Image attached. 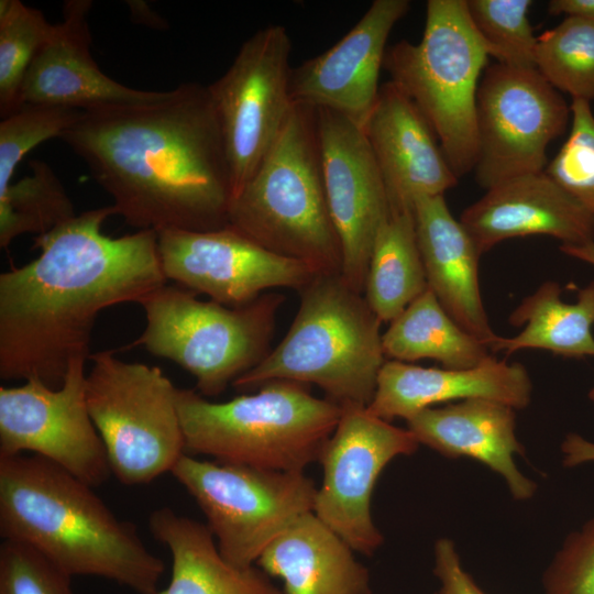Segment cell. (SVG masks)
Masks as SVG:
<instances>
[{"instance_id":"obj_1","label":"cell","mask_w":594,"mask_h":594,"mask_svg":"<svg viewBox=\"0 0 594 594\" xmlns=\"http://www.w3.org/2000/svg\"><path fill=\"white\" fill-rule=\"evenodd\" d=\"M113 206L74 216L36 235L40 255L0 274V378L63 385L74 360H89L92 328L106 308L141 304L167 284L157 232H102Z\"/></svg>"},{"instance_id":"obj_2","label":"cell","mask_w":594,"mask_h":594,"mask_svg":"<svg viewBox=\"0 0 594 594\" xmlns=\"http://www.w3.org/2000/svg\"><path fill=\"white\" fill-rule=\"evenodd\" d=\"M59 139L129 226L158 232L229 224L231 169L208 86L184 82L160 101L82 111Z\"/></svg>"},{"instance_id":"obj_3","label":"cell","mask_w":594,"mask_h":594,"mask_svg":"<svg viewBox=\"0 0 594 594\" xmlns=\"http://www.w3.org/2000/svg\"><path fill=\"white\" fill-rule=\"evenodd\" d=\"M0 535L34 548L72 578L160 592L165 563L135 525L119 519L92 486L40 455L0 454Z\"/></svg>"},{"instance_id":"obj_4","label":"cell","mask_w":594,"mask_h":594,"mask_svg":"<svg viewBox=\"0 0 594 594\" xmlns=\"http://www.w3.org/2000/svg\"><path fill=\"white\" fill-rule=\"evenodd\" d=\"M300 292L286 336L232 386L249 392L275 380L314 384L341 407L367 408L386 362L382 321L341 274H319Z\"/></svg>"},{"instance_id":"obj_5","label":"cell","mask_w":594,"mask_h":594,"mask_svg":"<svg viewBox=\"0 0 594 594\" xmlns=\"http://www.w3.org/2000/svg\"><path fill=\"white\" fill-rule=\"evenodd\" d=\"M228 226L319 274H341L342 249L327 202L316 109L294 103L273 146L232 198Z\"/></svg>"},{"instance_id":"obj_6","label":"cell","mask_w":594,"mask_h":594,"mask_svg":"<svg viewBox=\"0 0 594 594\" xmlns=\"http://www.w3.org/2000/svg\"><path fill=\"white\" fill-rule=\"evenodd\" d=\"M175 400L187 454L276 471L304 472L319 461L342 415L308 385L284 380L223 403L176 387Z\"/></svg>"},{"instance_id":"obj_7","label":"cell","mask_w":594,"mask_h":594,"mask_svg":"<svg viewBox=\"0 0 594 594\" xmlns=\"http://www.w3.org/2000/svg\"><path fill=\"white\" fill-rule=\"evenodd\" d=\"M488 57L465 0H429L420 42L386 50L383 67L426 117L458 178L475 167L476 96Z\"/></svg>"},{"instance_id":"obj_8","label":"cell","mask_w":594,"mask_h":594,"mask_svg":"<svg viewBox=\"0 0 594 594\" xmlns=\"http://www.w3.org/2000/svg\"><path fill=\"white\" fill-rule=\"evenodd\" d=\"M282 301V295L270 294L229 307L166 284L140 304L146 326L127 349L142 345L175 362L195 377L200 395L217 396L268 354Z\"/></svg>"},{"instance_id":"obj_9","label":"cell","mask_w":594,"mask_h":594,"mask_svg":"<svg viewBox=\"0 0 594 594\" xmlns=\"http://www.w3.org/2000/svg\"><path fill=\"white\" fill-rule=\"evenodd\" d=\"M118 350L90 356L86 399L106 448L111 474L124 485L147 484L186 453L175 392L156 366L125 362Z\"/></svg>"},{"instance_id":"obj_10","label":"cell","mask_w":594,"mask_h":594,"mask_svg":"<svg viewBox=\"0 0 594 594\" xmlns=\"http://www.w3.org/2000/svg\"><path fill=\"white\" fill-rule=\"evenodd\" d=\"M170 473L206 516L222 557L240 568L255 565L276 537L312 512L318 490L304 472L205 461L187 453Z\"/></svg>"},{"instance_id":"obj_11","label":"cell","mask_w":594,"mask_h":594,"mask_svg":"<svg viewBox=\"0 0 594 594\" xmlns=\"http://www.w3.org/2000/svg\"><path fill=\"white\" fill-rule=\"evenodd\" d=\"M571 108L536 67L488 65L476 96V182L485 190L543 172L547 148L566 129Z\"/></svg>"},{"instance_id":"obj_12","label":"cell","mask_w":594,"mask_h":594,"mask_svg":"<svg viewBox=\"0 0 594 594\" xmlns=\"http://www.w3.org/2000/svg\"><path fill=\"white\" fill-rule=\"evenodd\" d=\"M292 42L279 24L256 31L228 70L208 86L232 178V198L276 141L294 103L289 94Z\"/></svg>"},{"instance_id":"obj_13","label":"cell","mask_w":594,"mask_h":594,"mask_svg":"<svg viewBox=\"0 0 594 594\" xmlns=\"http://www.w3.org/2000/svg\"><path fill=\"white\" fill-rule=\"evenodd\" d=\"M86 361L74 360L58 388L37 380L0 387V454L31 452L92 487L109 479L106 448L86 399Z\"/></svg>"},{"instance_id":"obj_14","label":"cell","mask_w":594,"mask_h":594,"mask_svg":"<svg viewBox=\"0 0 594 594\" xmlns=\"http://www.w3.org/2000/svg\"><path fill=\"white\" fill-rule=\"evenodd\" d=\"M418 446L408 429L374 416L366 407H342L319 459L323 479L312 513L353 551L373 554L383 543L371 515L375 483L393 459L413 454Z\"/></svg>"},{"instance_id":"obj_15","label":"cell","mask_w":594,"mask_h":594,"mask_svg":"<svg viewBox=\"0 0 594 594\" xmlns=\"http://www.w3.org/2000/svg\"><path fill=\"white\" fill-rule=\"evenodd\" d=\"M167 280L229 307H241L275 287L301 289L319 273L277 255L227 226L211 231L167 229L157 232Z\"/></svg>"},{"instance_id":"obj_16","label":"cell","mask_w":594,"mask_h":594,"mask_svg":"<svg viewBox=\"0 0 594 594\" xmlns=\"http://www.w3.org/2000/svg\"><path fill=\"white\" fill-rule=\"evenodd\" d=\"M316 110L327 202L342 249L341 276L363 294L375 237L391 212L386 188L363 127Z\"/></svg>"},{"instance_id":"obj_17","label":"cell","mask_w":594,"mask_h":594,"mask_svg":"<svg viewBox=\"0 0 594 594\" xmlns=\"http://www.w3.org/2000/svg\"><path fill=\"white\" fill-rule=\"evenodd\" d=\"M408 0H375L358 23L322 54L293 67V103L341 113L364 127L378 97L387 38Z\"/></svg>"},{"instance_id":"obj_18","label":"cell","mask_w":594,"mask_h":594,"mask_svg":"<svg viewBox=\"0 0 594 594\" xmlns=\"http://www.w3.org/2000/svg\"><path fill=\"white\" fill-rule=\"evenodd\" d=\"M364 133L382 175L391 210L414 211L422 197L443 196L458 184L430 123L392 80L380 87Z\"/></svg>"},{"instance_id":"obj_19","label":"cell","mask_w":594,"mask_h":594,"mask_svg":"<svg viewBox=\"0 0 594 594\" xmlns=\"http://www.w3.org/2000/svg\"><path fill=\"white\" fill-rule=\"evenodd\" d=\"M90 0H68L63 21L33 58L21 89V105H45L92 110L117 105L163 100L168 91L124 86L100 70L90 53Z\"/></svg>"},{"instance_id":"obj_20","label":"cell","mask_w":594,"mask_h":594,"mask_svg":"<svg viewBox=\"0 0 594 594\" xmlns=\"http://www.w3.org/2000/svg\"><path fill=\"white\" fill-rule=\"evenodd\" d=\"M459 220L481 255L505 240L529 235H548L570 245L594 241V213L544 170L487 189Z\"/></svg>"},{"instance_id":"obj_21","label":"cell","mask_w":594,"mask_h":594,"mask_svg":"<svg viewBox=\"0 0 594 594\" xmlns=\"http://www.w3.org/2000/svg\"><path fill=\"white\" fill-rule=\"evenodd\" d=\"M532 384L526 367L494 356L469 369L422 367L386 360L367 410L389 421L408 419L446 402L491 399L521 409L529 405Z\"/></svg>"},{"instance_id":"obj_22","label":"cell","mask_w":594,"mask_h":594,"mask_svg":"<svg viewBox=\"0 0 594 594\" xmlns=\"http://www.w3.org/2000/svg\"><path fill=\"white\" fill-rule=\"evenodd\" d=\"M515 410L501 402L473 398L426 408L406 421L419 443L447 458L482 462L504 477L514 498L526 501L537 485L514 461L525 450L515 433Z\"/></svg>"},{"instance_id":"obj_23","label":"cell","mask_w":594,"mask_h":594,"mask_svg":"<svg viewBox=\"0 0 594 594\" xmlns=\"http://www.w3.org/2000/svg\"><path fill=\"white\" fill-rule=\"evenodd\" d=\"M416 234L428 287L450 317L488 348L492 329L480 290L479 252L443 196L415 202Z\"/></svg>"},{"instance_id":"obj_24","label":"cell","mask_w":594,"mask_h":594,"mask_svg":"<svg viewBox=\"0 0 594 594\" xmlns=\"http://www.w3.org/2000/svg\"><path fill=\"white\" fill-rule=\"evenodd\" d=\"M353 552L310 512L276 537L255 565L280 579L284 594H372L369 570Z\"/></svg>"},{"instance_id":"obj_25","label":"cell","mask_w":594,"mask_h":594,"mask_svg":"<svg viewBox=\"0 0 594 594\" xmlns=\"http://www.w3.org/2000/svg\"><path fill=\"white\" fill-rule=\"evenodd\" d=\"M148 528L172 558L169 582L158 594H284L257 565L227 561L202 522L161 507L151 513Z\"/></svg>"},{"instance_id":"obj_26","label":"cell","mask_w":594,"mask_h":594,"mask_svg":"<svg viewBox=\"0 0 594 594\" xmlns=\"http://www.w3.org/2000/svg\"><path fill=\"white\" fill-rule=\"evenodd\" d=\"M508 321L522 330L510 338L498 336L490 350L507 355L535 349L564 358L594 356V280L580 289L573 304L561 299L558 283L547 280L521 300Z\"/></svg>"},{"instance_id":"obj_27","label":"cell","mask_w":594,"mask_h":594,"mask_svg":"<svg viewBox=\"0 0 594 594\" xmlns=\"http://www.w3.org/2000/svg\"><path fill=\"white\" fill-rule=\"evenodd\" d=\"M382 344L391 360L430 359L447 369L474 367L491 356L490 348L460 327L429 287L389 322Z\"/></svg>"},{"instance_id":"obj_28","label":"cell","mask_w":594,"mask_h":594,"mask_svg":"<svg viewBox=\"0 0 594 594\" xmlns=\"http://www.w3.org/2000/svg\"><path fill=\"white\" fill-rule=\"evenodd\" d=\"M427 288L414 211L391 210L374 240L363 296L382 322H391Z\"/></svg>"},{"instance_id":"obj_29","label":"cell","mask_w":594,"mask_h":594,"mask_svg":"<svg viewBox=\"0 0 594 594\" xmlns=\"http://www.w3.org/2000/svg\"><path fill=\"white\" fill-rule=\"evenodd\" d=\"M32 174L0 191V246L8 249L21 234L47 233L69 220L74 205L51 166L30 163Z\"/></svg>"},{"instance_id":"obj_30","label":"cell","mask_w":594,"mask_h":594,"mask_svg":"<svg viewBox=\"0 0 594 594\" xmlns=\"http://www.w3.org/2000/svg\"><path fill=\"white\" fill-rule=\"evenodd\" d=\"M535 65L543 78L572 100H594V21L565 16L537 37Z\"/></svg>"},{"instance_id":"obj_31","label":"cell","mask_w":594,"mask_h":594,"mask_svg":"<svg viewBox=\"0 0 594 594\" xmlns=\"http://www.w3.org/2000/svg\"><path fill=\"white\" fill-rule=\"evenodd\" d=\"M54 29L42 11L19 0L0 1V116L7 118L21 105L28 69Z\"/></svg>"},{"instance_id":"obj_32","label":"cell","mask_w":594,"mask_h":594,"mask_svg":"<svg viewBox=\"0 0 594 594\" xmlns=\"http://www.w3.org/2000/svg\"><path fill=\"white\" fill-rule=\"evenodd\" d=\"M470 20L490 57L516 67H536L537 35L529 21L531 0H465Z\"/></svg>"},{"instance_id":"obj_33","label":"cell","mask_w":594,"mask_h":594,"mask_svg":"<svg viewBox=\"0 0 594 594\" xmlns=\"http://www.w3.org/2000/svg\"><path fill=\"white\" fill-rule=\"evenodd\" d=\"M80 110L23 105L0 122V191L4 190L23 157L42 142L61 138L81 116Z\"/></svg>"},{"instance_id":"obj_34","label":"cell","mask_w":594,"mask_h":594,"mask_svg":"<svg viewBox=\"0 0 594 594\" xmlns=\"http://www.w3.org/2000/svg\"><path fill=\"white\" fill-rule=\"evenodd\" d=\"M570 108V133L544 172L594 213V113L583 100H572Z\"/></svg>"},{"instance_id":"obj_35","label":"cell","mask_w":594,"mask_h":594,"mask_svg":"<svg viewBox=\"0 0 594 594\" xmlns=\"http://www.w3.org/2000/svg\"><path fill=\"white\" fill-rule=\"evenodd\" d=\"M0 594H75L72 576L34 548L19 541L0 544Z\"/></svg>"},{"instance_id":"obj_36","label":"cell","mask_w":594,"mask_h":594,"mask_svg":"<svg viewBox=\"0 0 594 594\" xmlns=\"http://www.w3.org/2000/svg\"><path fill=\"white\" fill-rule=\"evenodd\" d=\"M542 582L544 594H594V518L566 538Z\"/></svg>"},{"instance_id":"obj_37","label":"cell","mask_w":594,"mask_h":594,"mask_svg":"<svg viewBox=\"0 0 594 594\" xmlns=\"http://www.w3.org/2000/svg\"><path fill=\"white\" fill-rule=\"evenodd\" d=\"M433 573L440 582L438 594H486L463 569L450 539L441 538L435 544Z\"/></svg>"},{"instance_id":"obj_38","label":"cell","mask_w":594,"mask_h":594,"mask_svg":"<svg viewBox=\"0 0 594 594\" xmlns=\"http://www.w3.org/2000/svg\"><path fill=\"white\" fill-rule=\"evenodd\" d=\"M562 452L565 466L594 461V443L576 433L566 436L562 443Z\"/></svg>"},{"instance_id":"obj_39","label":"cell","mask_w":594,"mask_h":594,"mask_svg":"<svg viewBox=\"0 0 594 594\" xmlns=\"http://www.w3.org/2000/svg\"><path fill=\"white\" fill-rule=\"evenodd\" d=\"M551 15L580 16L594 21V0H551L548 3Z\"/></svg>"},{"instance_id":"obj_40","label":"cell","mask_w":594,"mask_h":594,"mask_svg":"<svg viewBox=\"0 0 594 594\" xmlns=\"http://www.w3.org/2000/svg\"><path fill=\"white\" fill-rule=\"evenodd\" d=\"M127 3L131 12V18L135 23L158 30H164L167 28L166 21L160 14H157L147 2L141 0H129Z\"/></svg>"},{"instance_id":"obj_41","label":"cell","mask_w":594,"mask_h":594,"mask_svg":"<svg viewBox=\"0 0 594 594\" xmlns=\"http://www.w3.org/2000/svg\"><path fill=\"white\" fill-rule=\"evenodd\" d=\"M561 252L594 266V241L580 245L561 244Z\"/></svg>"},{"instance_id":"obj_42","label":"cell","mask_w":594,"mask_h":594,"mask_svg":"<svg viewBox=\"0 0 594 594\" xmlns=\"http://www.w3.org/2000/svg\"><path fill=\"white\" fill-rule=\"evenodd\" d=\"M588 398L594 400V387L590 391Z\"/></svg>"}]
</instances>
